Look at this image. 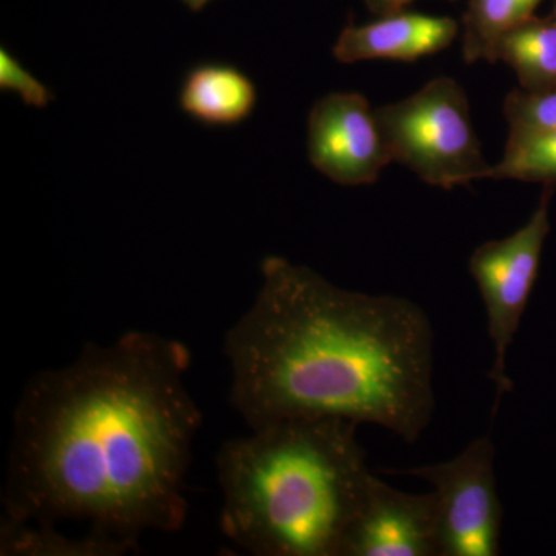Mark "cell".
<instances>
[{
	"mask_svg": "<svg viewBox=\"0 0 556 556\" xmlns=\"http://www.w3.org/2000/svg\"><path fill=\"white\" fill-rule=\"evenodd\" d=\"M556 185V127L508 131L503 160L493 164L490 177Z\"/></svg>",
	"mask_w": 556,
	"mask_h": 556,
	"instance_id": "5bb4252c",
	"label": "cell"
},
{
	"mask_svg": "<svg viewBox=\"0 0 556 556\" xmlns=\"http://www.w3.org/2000/svg\"><path fill=\"white\" fill-rule=\"evenodd\" d=\"M225 336L229 402L249 428L295 417L372 424L415 444L434 413V336L396 295L346 291L270 255Z\"/></svg>",
	"mask_w": 556,
	"mask_h": 556,
	"instance_id": "7a4b0ae2",
	"label": "cell"
},
{
	"mask_svg": "<svg viewBox=\"0 0 556 556\" xmlns=\"http://www.w3.org/2000/svg\"><path fill=\"white\" fill-rule=\"evenodd\" d=\"M551 16L554 17V20L556 21V0H555V5H554V11H552Z\"/></svg>",
	"mask_w": 556,
	"mask_h": 556,
	"instance_id": "d6986e66",
	"label": "cell"
},
{
	"mask_svg": "<svg viewBox=\"0 0 556 556\" xmlns=\"http://www.w3.org/2000/svg\"><path fill=\"white\" fill-rule=\"evenodd\" d=\"M0 554L3 556H118L126 548L86 533L83 538H68L56 527L2 519Z\"/></svg>",
	"mask_w": 556,
	"mask_h": 556,
	"instance_id": "4fadbf2b",
	"label": "cell"
},
{
	"mask_svg": "<svg viewBox=\"0 0 556 556\" xmlns=\"http://www.w3.org/2000/svg\"><path fill=\"white\" fill-rule=\"evenodd\" d=\"M0 89L20 94L24 104L30 108L46 109L54 100L49 87L22 67L21 62L3 47L0 49Z\"/></svg>",
	"mask_w": 556,
	"mask_h": 556,
	"instance_id": "2e32d148",
	"label": "cell"
},
{
	"mask_svg": "<svg viewBox=\"0 0 556 556\" xmlns=\"http://www.w3.org/2000/svg\"><path fill=\"white\" fill-rule=\"evenodd\" d=\"M257 105V87L229 64H201L190 70L179 90V108L208 127L243 123Z\"/></svg>",
	"mask_w": 556,
	"mask_h": 556,
	"instance_id": "30bf717a",
	"label": "cell"
},
{
	"mask_svg": "<svg viewBox=\"0 0 556 556\" xmlns=\"http://www.w3.org/2000/svg\"><path fill=\"white\" fill-rule=\"evenodd\" d=\"M181 2L185 3L190 11H193V13H199L211 0H181Z\"/></svg>",
	"mask_w": 556,
	"mask_h": 556,
	"instance_id": "ac0fdd59",
	"label": "cell"
},
{
	"mask_svg": "<svg viewBox=\"0 0 556 556\" xmlns=\"http://www.w3.org/2000/svg\"><path fill=\"white\" fill-rule=\"evenodd\" d=\"M459 25L452 17L397 13L365 25H348L340 33L332 54L342 64L371 60L415 62L448 49Z\"/></svg>",
	"mask_w": 556,
	"mask_h": 556,
	"instance_id": "9c48e42d",
	"label": "cell"
},
{
	"mask_svg": "<svg viewBox=\"0 0 556 556\" xmlns=\"http://www.w3.org/2000/svg\"><path fill=\"white\" fill-rule=\"evenodd\" d=\"M396 473L433 485L439 503L441 556L500 555L504 508L497 496L492 438L475 439L447 463Z\"/></svg>",
	"mask_w": 556,
	"mask_h": 556,
	"instance_id": "8992f818",
	"label": "cell"
},
{
	"mask_svg": "<svg viewBox=\"0 0 556 556\" xmlns=\"http://www.w3.org/2000/svg\"><path fill=\"white\" fill-rule=\"evenodd\" d=\"M503 112L510 131L552 129L556 127V91L511 90L504 100Z\"/></svg>",
	"mask_w": 556,
	"mask_h": 556,
	"instance_id": "9a60e30c",
	"label": "cell"
},
{
	"mask_svg": "<svg viewBox=\"0 0 556 556\" xmlns=\"http://www.w3.org/2000/svg\"><path fill=\"white\" fill-rule=\"evenodd\" d=\"M342 556H441L437 493L399 492L372 475Z\"/></svg>",
	"mask_w": 556,
	"mask_h": 556,
	"instance_id": "ba28073f",
	"label": "cell"
},
{
	"mask_svg": "<svg viewBox=\"0 0 556 556\" xmlns=\"http://www.w3.org/2000/svg\"><path fill=\"white\" fill-rule=\"evenodd\" d=\"M517 73L521 89L532 93L556 91V21L530 17L507 33L496 47V62Z\"/></svg>",
	"mask_w": 556,
	"mask_h": 556,
	"instance_id": "8fae6325",
	"label": "cell"
},
{
	"mask_svg": "<svg viewBox=\"0 0 556 556\" xmlns=\"http://www.w3.org/2000/svg\"><path fill=\"white\" fill-rule=\"evenodd\" d=\"M357 424L295 417L218 450L222 530L257 556H342L369 479Z\"/></svg>",
	"mask_w": 556,
	"mask_h": 556,
	"instance_id": "3957f363",
	"label": "cell"
},
{
	"mask_svg": "<svg viewBox=\"0 0 556 556\" xmlns=\"http://www.w3.org/2000/svg\"><path fill=\"white\" fill-rule=\"evenodd\" d=\"M189 365L178 340L129 331L33 376L14 412L3 518L83 522L127 552L181 529L201 426Z\"/></svg>",
	"mask_w": 556,
	"mask_h": 556,
	"instance_id": "6da1fadb",
	"label": "cell"
},
{
	"mask_svg": "<svg viewBox=\"0 0 556 556\" xmlns=\"http://www.w3.org/2000/svg\"><path fill=\"white\" fill-rule=\"evenodd\" d=\"M554 189L555 186H544L536 211L521 229L506 239L481 244L468 263L484 300L486 331L495 350V364L489 375L496 390L493 415L504 394L514 390L506 371V357L540 273L541 255L551 232L548 204Z\"/></svg>",
	"mask_w": 556,
	"mask_h": 556,
	"instance_id": "5b68a950",
	"label": "cell"
},
{
	"mask_svg": "<svg viewBox=\"0 0 556 556\" xmlns=\"http://www.w3.org/2000/svg\"><path fill=\"white\" fill-rule=\"evenodd\" d=\"M364 2L372 13L378 16H387V14L404 10L413 0H364Z\"/></svg>",
	"mask_w": 556,
	"mask_h": 556,
	"instance_id": "e0dca14e",
	"label": "cell"
},
{
	"mask_svg": "<svg viewBox=\"0 0 556 556\" xmlns=\"http://www.w3.org/2000/svg\"><path fill=\"white\" fill-rule=\"evenodd\" d=\"M311 164L340 186L378 181L391 155L376 110L354 91L329 93L318 100L308 118Z\"/></svg>",
	"mask_w": 556,
	"mask_h": 556,
	"instance_id": "52a82bcc",
	"label": "cell"
},
{
	"mask_svg": "<svg viewBox=\"0 0 556 556\" xmlns=\"http://www.w3.org/2000/svg\"><path fill=\"white\" fill-rule=\"evenodd\" d=\"M543 0H470L464 14L463 58L495 64L500 40L535 16Z\"/></svg>",
	"mask_w": 556,
	"mask_h": 556,
	"instance_id": "7c38bea8",
	"label": "cell"
},
{
	"mask_svg": "<svg viewBox=\"0 0 556 556\" xmlns=\"http://www.w3.org/2000/svg\"><path fill=\"white\" fill-rule=\"evenodd\" d=\"M376 115L391 160L427 185L450 190L490 177L492 164L482 155L466 91L455 79L439 76Z\"/></svg>",
	"mask_w": 556,
	"mask_h": 556,
	"instance_id": "277c9868",
	"label": "cell"
}]
</instances>
